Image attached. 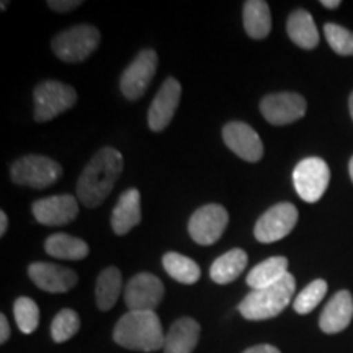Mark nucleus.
<instances>
[{
    "mask_svg": "<svg viewBox=\"0 0 353 353\" xmlns=\"http://www.w3.org/2000/svg\"><path fill=\"white\" fill-rule=\"evenodd\" d=\"M125 161L114 148H103L90 159L77 182V198L87 208H97L107 200L120 179Z\"/></svg>",
    "mask_w": 353,
    "mask_h": 353,
    "instance_id": "obj_1",
    "label": "nucleus"
},
{
    "mask_svg": "<svg viewBox=\"0 0 353 353\" xmlns=\"http://www.w3.org/2000/svg\"><path fill=\"white\" fill-rule=\"evenodd\" d=\"M113 339L118 345L139 352H157L164 348L165 335L154 311H130L117 322Z\"/></svg>",
    "mask_w": 353,
    "mask_h": 353,
    "instance_id": "obj_2",
    "label": "nucleus"
},
{
    "mask_svg": "<svg viewBox=\"0 0 353 353\" xmlns=\"http://www.w3.org/2000/svg\"><path fill=\"white\" fill-rule=\"evenodd\" d=\"M296 288V280L288 273L275 285L263 290H254L239 304V312L247 321L272 319L285 311Z\"/></svg>",
    "mask_w": 353,
    "mask_h": 353,
    "instance_id": "obj_3",
    "label": "nucleus"
},
{
    "mask_svg": "<svg viewBox=\"0 0 353 353\" xmlns=\"http://www.w3.org/2000/svg\"><path fill=\"white\" fill-rule=\"evenodd\" d=\"M100 44V32L92 25H77L52 39V51L64 63H82Z\"/></svg>",
    "mask_w": 353,
    "mask_h": 353,
    "instance_id": "obj_4",
    "label": "nucleus"
},
{
    "mask_svg": "<svg viewBox=\"0 0 353 353\" xmlns=\"http://www.w3.org/2000/svg\"><path fill=\"white\" fill-rule=\"evenodd\" d=\"M12 180L17 185L43 190L54 185L63 175V167L44 156H30L20 157L10 169Z\"/></svg>",
    "mask_w": 353,
    "mask_h": 353,
    "instance_id": "obj_5",
    "label": "nucleus"
},
{
    "mask_svg": "<svg viewBox=\"0 0 353 353\" xmlns=\"http://www.w3.org/2000/svg\"><path fill=\"white\" fill-rule=\"evenodd\" d=\"M34 120L50 121L68 112L77 101V92L68 83L46 81L34 88Z\"/></svg>",
    "mask_w": 353,
    "mask_h": 353,
    "instance_id": "obj_6",
    "label": "nucleus"
},
{
    "mask_svg": "<svg viewBox=\"0 0 353 353\" xmlns=\"http://www.w3.org/2000/svg\"><path fill=\"white\" fill-rule=\"evenodd\" d=\"M330 182V170L319 157L303 159L293 170V183L298 195L307 203H316L324 196Z\"/></svg>",
    "mask_w": 353,
    "mask_h": 353,
    "instance_id": "obj_7",
    "label": "nucleus"
},
{
    "mask_svg": "<svg viewBox=\"0 0 353 353\" xmlns=\"http://www.w3.org/2000/svg\"><path fill=\"white\" fill-rule=\"evenodd\" d=\"M298 223V210L291 203H278L260 216L255 223L254 236L262 244L281 241L293 231Z\"/></svg>",
    "mask_w": 353,
    "mask_h": 353,
    "instance_id": "obj_8",
    "label": "nucleus"
},
{
    "mask_svg": "<svg viewBox=\"0 0 353 353\" xmlns=\"http://www.w3.org/2000/svg\"><path fill=\"white\" fill-rule=\"evenodd\" d=\"M159 57L154 50L141 51L136 59L121 74L120 88L130 100H138L145 94L149 83L156 76Z\"/></svg>",
    "mask_w": 353,
    "mask_h": 353,
    "instance_id": "obj_9",
    "label": "nucleus"
},
{
    "mask_svg": "<svg viewBox=\"0 0 353 353\" xmlns=\"http://www.w3.org/2000/svg\"><path fill=\"white\" fill-rule=\"evenodd\" d=\"M229 214L224 206L206 205L196 210L190 218L188 232L192 239L200 245H211L226 231Z\"/></svg>",
    "mask_w": 353,
    "mask_h": 353,
    "instance_id": "obj_10",
    "label": "nucleus"
},
{
    "mask_svg": "<svg viewBox=\"0 0 353 353\" xmlns=\"http://www.w3.org/2000/svg\"><path fill=\"white\" fill-rule=\"evenodd\" d=\"M306 100L293 92L270 94L260 101V112L270 125L283 126L298 121L306 114Z\"/></svg>",
    "mask_w": 353,
    "mask_h": 353,
    "instance_id": "obj_11",
    "label": "nucleus"
},
{
    "mask_svg": "<svg viewBox=\"0 0 353 353\" xmlns=\"http://www.w3.org/2000/svg\"><path fill=\"white\" fill-rule=\"evenodd\" d=\"M164 283L152 273H138L128 281L125 303L130 311H154L164 298Z\"/></svg>",
    "mask_w": 353,
    "mask_h": 353,
    "instance_id": "obj_12",
    "label": "nucleus"
},
{
    "mask_svg": "<svg viewBox=\"0 0 353 353\" xmlns=\"http://www.w3.org/2000/svg\"><path fill=\"white\" fill-rule=\"evenodd\" d=\"M224 144L247 162H259L263 156V143L252 126L242 121L228 123L223 128Z\"/></svg>",
    "mask_w": 353,
    "mask_h": 353,
    "instance_id": "obj_13",
    "label": "nucleus"
},
{
    "mask_svg": "<svg viewBox=\"0 0 353 353\" xmlns=\"http://www.w3.org/2000/svg\"><path fill=\"white\" fill-rule=\"evenodd\" d=\"M32 211L39 224L64 226L77 218L79 203L72 195H54L34 201Z\"/></svg>",
    "mask_w": 353,
    "mask_h": 353,
    "instance_id": "obj_14",
    "label": "nucleus"
},
{
    "mask_svg": "<svg viewBox=\"0 0 353 353\" xmlns=\"http://www.w3.org/2000/svg\"><path fill=\"white\" fill-rule=\"evenodd\" d=\"M182 95V85L174 77H169L159 88L157 95L149 108L148 123L152 131H164L170 125Z\"/></svg>",
    "mask_w": 353,
    "mask_h": 353,
    "instance_id": "obj_15",
    "label": "nucleus"
},
{
    "mask_svg": "<svg viewBox=\"0 0 353 353\" xmlns=\"http://www.w3.org/2000/svg\"><path fill=\"white\" fill-rule=\"evenodd\" d=\"M28 275L39 290L48 293H65L77 285L76 272L54 263H32L28 267Z\"/></svg>",
    "mask_w": 353,
    "mask_h": 353,
    "instance_id": "obj_16",
    "label": "nucleus"
},
{
    "mask_svg": "<svg viewBox=\"0 0 353 353\" xmlns=\"http://www.w3.org/2000/svg\"><path fill=\"white\" fill-rule=\"evenodd\" d=\"M353 317V298L350 291H339L327 303L319 319V327L325 334L342 332L350 325Z\"/></svg>",
    "mask_w": 353,
    "mask_h": 353,
    "instance_id": "obj_17",
    "label": "nucleus"
},
{
    "mask_svg": "<svg viewBox=\"0 0 353 353\" xmlns=\"http://www.w3.org/2000/svg\"><path fill=\"white\" fill-rule=\"evenodd\" d=\"M141 223V193L130 188L118 198L112 213V229L118 236H125Z\"/></svg>",
    "mask_w": 353,
    "mask_h": 353,
    "instance_id": "obj_18",
    "label": "nucleus"
},
{
    "mask_svg": "<svg viewBox=\"0 0 353 353\" xmlns=\"http://www.w3.org/2000/svg\"><path fill=\"white\" fill-rule=\"evenodd\" d=\"M200 324L192 317H180L165 334V353H193L200 339Z\"/></svg>",
    "mask_w": 353,
    "mask_h": 353,
    "instance_id": "obj_19",
    "label": "nucleus"
},
{
    "mask_svg": "<svg viewBox=\"0 0 353 353\" xmlns=\"http://www.w3.org/2000/svg\"><path fill=\"white\" fill-rule=\"evenodd\" d=\"M286 32L296 46L303 50H314L319 44V32L312 20V15L303 8L294 10L286 21Z\"/></svg>",
    "mask_w": 353,
    "mask_h": 353,
    "instance_id": "obj_20",
    "label": "nucleus"
},
{
    "mask_svg": "<svg viewBox=\"0 0 353 353\" xmlns=\"http://www.w3.org/2000/svg\"><path fill=\"white\" fill-rule=\"evenodd\" d=\"M249 257L242 249H232L216 259L210 268V276L214 283L229 285L237 280L244 272Z\"/></svg>",
    "mask_w": 353,
    "mask_h": 353,
    "instance_id": "obj_21",
    "label": "nucleus"
},
{
    "mask_svg": "<svg viewBox=\"0 0 353 353\" xmlns=\"http://www.w3.org/2000/svg\"><path fill=\"white\" fill-rule=\"evenodd\" d=\"M288 275V260L285 257H272L255 265L247 275V285L254 290H263L278 283Z\"/></svg>",
    "mask_w": 353,
    "mask_h": 353,
    "instance_id": "obj_22",
    "label": "nucleus"
},
{
    "mask_svg": "<svg viewBox=\"0 0 353 353\" xmlns=\"http://www.w3.org/2000/svg\"><path fill=\"white\" fill-rule=\"evenodd\" d=\"M244 28L254 39H263L270 34L272 13L263 0H247L244 3Z\"/></svg>",
    "mask_w": 353,
    "mask_h": 353,
    "instance_id": "obj_23",
    "label": "nucleus"
},
{
    "mask_svg": "<svg viewBox=\"0 0 353 353\" xmlns=\"http://www.w3.org/2000/svg\"><path fill=\"white\" fill-rule=\"evenodd\" d=\"M44 250L48 255L63 260H82L88 255V245L85 241L69 234L57 232L44 241Z\"/></svg>",
    "mask_w": 353,
    "mask_h": 353,
    "instance_id": "obj_24",
    "label": "nucleus"
},
{
    "mask_svg": "<svg viewBox=\"0 0 353 353\" xmlns=\"http://www.w3.org/2000/svg\"><path fill=\"white\" fill-rule=\"evenodd\" d=\"M123 290V278L121 272L117 267H108L100 273L97 278L95 285V298L97 306L100 311H110L118 298H120Z\"/></svg>",
    "mask_w": 353,
    "mask_h": 353,
    "instance_id": "obj_25",
    "label": "nucleus"
},
{
    "mask_svg": "<svg viewBox=\"0 0 353 353\" xmlns=\"http://www.w3.org/2000/svg\"><path fill=\"white\" fill-rule=\"evenodd\" d=\"M162 265H164L165 272L179 283L195 285L201 276L200 267L195 260L185 257L182 254L167 252L162 257Z\"/></svg>",
    "mask_w": 353,
    "mask_h": 353,
    "instance_id": "obj_26",
    "label": "nucleus"
},
{
    "mask_svg": "<svg viewBox=\"0 0 353 353\" xmlns=\"http://www.w3.org/2000/svg\"><path fill=\"white\" fill-rule=\"evenodd\" d=\"M81 329V317L76 311L72 309H63L59 314H56L51 324V335L52 341L57 343H63L69 339H72L74 335Z\"/></svg>",
    "mask_w": 353,
    "mask_h": 353,
    "instance_id": "obj_27",
    "label": "nucleus"
},
{
    "mask_svg": "<svg viewBox=\"0 0 353 353\" xmlns=\"http://www.w3.org/2000/svg\"><path fill=\"white\" fill-rule=\"evenodd\" d=\"M13 314L19 329L23 334H33L39 324V309L33 299L21 296L15 301L13 306Z\"/></svg>",
    "mask_w": 353,
    "mask_h": 353,
    "instance_id": "obj_28",
    "label": "nucleus"
},
{
    "mask_svg": "<svg viewBox=\"0 0 353 353\" xmlns=\"http://www.w3.org/2000/svg\"><path fill=\"white\" fill-rule=\"evenodd\" d=\"M325 293H327V283H325L324 280H314L298 294L296 299H294V311H296L298 314H309V312L314 311L317 304L324 299Z\"/></svg>",
    "mask_w": 353,
    "mask_h": 353,
    "instance_id": "obj_29",
    "label": "nucleus"
},
{
    "mask_svg": "<svg viewBox=\"0 0 353 353\" xmlns=\"http://www.w3.org/2000/svg\"><path fill=\"white\" fill-rule=\"evenodd\" d=\"M324 34L329 46L341 56H353V33L341 25L327 23L324 26Z\"/></svg>",
    "mask_w": 353,
    "mask_h": 353,
    "instance_id": "obj_30",
    "label": "nucleus"
},
{
    "mask_svg": "<svg viewBox=\"0 0 353 353\" xmlns=\"http://www.w3.org/2000/svg\"><path fill=\"white\" fill-rule=\"evenodd\" d=\"M48 6L56 12H70L76 10L77 7H81L82 2L81 0H50Z\"/></svg>",
    "mask_w": 353,
    "mask_h": 353,
    "instance_id": "obj_31",
    "label": "nucleus"
},
{
    "mask_svg": "<svg viewBox=\"0 0 353 353\" xmlns=\"http://www.w3.org/2000/svg\"><path fill=\"white\" fill-rule=\"evenodd\" d=\"M8 337H10V325H8L6 314H0V342L6 343Z\"/></svg>",
    "mask_w": 353,
    "mask_h": 353,
    "instance_id": "obj_32",
    "label": "nucleus"
},
{
    "mask_svg": "<svg viewBox=\"0 0 353 353\" xmlns=\"http://www.w3.org/2000/svg\"><path fill=\"white\" fill-rule=\"evenodd\" d=\"M244 353H281V352L278 350L276 347L267 345V343H263V345H255V347L247 348Z\"/></svg>",
    "mask_w": 353,
    "mask_h": 353,
    "instance_id": "obj_33",
    "label": "nucleus"
},
{
    "mask_svg": "<svg viewBox=\"0 0 353 353\" xmlns=\"http://www.w3.org/2000/svg\"><path fill=\"white\" fill-rule=\"evenodd\" d=\"M7 226H8L7 214L3 213V211H0V236H3V234L7 232Z\"/></svg>",
    "mask_w": 353,
    "mask_h": 353,
    "instance_id": "obj_34",
    "label": "nucleus"
},
{
    "mask_svg": "<svg viewBox=\"0 0 353 353\" xmlns=\"http://www.w3.org/2000/svg\"><path fill=\"white\" fill-rule=\"evenodd\" d=\"M322 7H325V8H337V7H341V2H339V0H322Z\"/></svg>",
    "mask_w": 353,
    "mask_h": 353,
    "instance_id": "obj_35",
    "label": "nucleus"
},
{
    "mask_svg": "<svg viewBox=\"0 0 353 353\" xmlns=\"http://www.w3.org/2000/svg\"><path fill=\"white\" fill-rule=\"evenodd\" d=\"M348 108H350V114H352V120H353V92L350 95V100H348Z\"/></svg>",
    "mask_w": 353,
    "mask_h": 353,
    "instance_id": "obj_36",
    "label": "nucleus"
},
{
    "mask_svg": "<svg viewBox=\"0 0 353 353\" xmlns=\"http://www.w3.org/2000/svg\"><path fill=\"white\" fill-rule=\"evenodd\" d=\"M348 170H350V176H352V182H353V157L350 159V164H348Z\"/></svg>",
    "mask_w": 353,
    "mask_h": 353,
    "instance_id": "obj_37",
    "label": "nucleus"
}]
</instances>
